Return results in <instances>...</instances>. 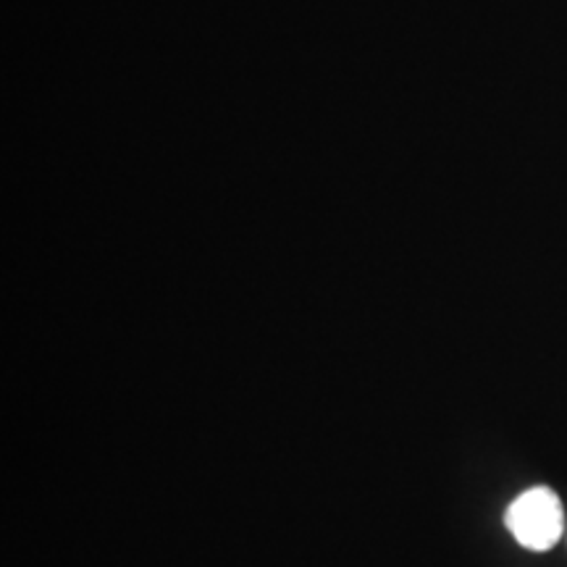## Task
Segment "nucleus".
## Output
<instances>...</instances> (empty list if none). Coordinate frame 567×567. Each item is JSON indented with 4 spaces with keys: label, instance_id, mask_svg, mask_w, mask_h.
<instances>
[{
    "label": "nucleus",
    "instance_id": "nucleus-1",
    "mask_svg": "<svg viewBox=\"0 0 567 567\" xmlns=\"http://www.w3.org/2000/svg\"><path fill=\"white\" fill-rule=\"evenodd\" d=\"M505 526L520 547L549 551L563 538L565 513L559 496L547 486L523 492L505 513Z\"/></svg>",
    "mask_w": 567,
    "mask_h": 567
}]
</instances>
